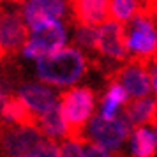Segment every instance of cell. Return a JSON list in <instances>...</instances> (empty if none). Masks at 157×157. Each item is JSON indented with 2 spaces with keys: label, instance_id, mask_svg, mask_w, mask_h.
<instances>
[{
  "label": "cell",
  "instance_id": "2e32d148",
  "mask_svg": "<svg viewBox=\"0 0 157 157\" xmlns=\"http://www.w3.org/2000/svg\"><path fill=\"white\" fill-rule=\"evenodd\" d=\"M157 136L145 125L134 127L131 134V157H155Z\"/></svg>",
  "mask_w": 157,
  "mask_h": 157
},
{
  "label": "cell",
  "instance_id": "484cf974",
  "mask_svg": "<svg viewBox=\"0 0 157 157\" xmlns=\"http://www.w3.org/2000/svg\"><path fill=\"white\" fill-rule=\"evenodd\" d=\"M152 125H154V132H155V136H157V118H155V122H154Z\"/></svg>",
  "mask_w": 157,
  "mask_h": 157
},
{
  "label": "cell",
  "instance_id": "9c48e42d",
  "mask_svg": "<svg viewBox=\"0 0 157 157\" xmlns=\"http://www.w3.org/2000/svg\"><path fill=\"white\" fill-rule=\"evenodd\" d=\"M97 53L113 60H125L129 55L125 25L117 20H108L99 27Z\"/></svg>",
  "mask_w": 157,
  "mask_h": 157
},
{
  "label": "cell",
  "instance_id": "ffe728a7",
  "mask_svg": "<svg viewBox=\"0 0 157 157\" xmlns=\"http://www.w3.org/2000/svg\"><path fill=\"white\" fill-rule=\"evenodd\" d=\"M85 141L81 138H64V141L60 145V154L62 157H86L85 152Z\"/></svg>",
  "mask_w": 157,
  "mask_h": 157
},
{
  "label": "cell",
  "instance_id": "8992f818",
  "mask_svg": "<svg viewBox=\"0 0 157 157\" xmlns=\"http://www.w3.org/2000/svg\"><path fill=\"white\" fill-rule=\"evenodd\" d=\"M65 37V29L60 20L46 21L36 29H30V37L23 48V55L29 58H39L55 53L64 48Z\"/></svg>",
  "mask_w": 157,
  "mask_h": 157
},
{
  "label": "cell",
  "instance_id": "3957f363",
  "mask_svg": "<svg viewBox=\"0 0 157 157\" xmlns=\"http://www.w3.org/2000/svg\"><path fill=\"white\" fill-rule=\"evenodd\" d=\"M131 21L132 30L127 36V48L132 55L131 58L150 64V60L157 57V21L143 11H138Z\"/></svg>",
  "mask_w": 157,
  "mask_h": 157
},
{
  "label": "cell",
  "instance_id": "7402d4cb",
  "mask_svg": "<svg viewBox=\"0 0 157 157\" xmlns=\"http://www.w3.org/2000/svg\"><path fill=\"white\" fill-rule=\"evenodd\" d=\"M118 102L113 99H109V97H102V101H101V115L102 117H106V118H115V115H117V111H118Z\"/></svg>",
  "mask_w": 157,
  "mask_h": 157
},
{
  "label": "cell",
  "instance_id": "ac0fdd59",
  "mask_svg": "<svg viewBox=\"0 0 157 157\" xmlns=\"http://www.w3.org/2000/svg\"><path fill=\"white\" fill-rule=\"evenodd\" d=\"M74 39L78 46L88 51H97V41H99V27L92 25H74Z\"/></svg>",
  "mask_w": 157,
  "mask_h": 157
},
{
  "label": "cell",
  "instance_id": "277c9868",
  "mask_svg": "<svg viewBox=\"0 0 157 157\" xmlns=\"http://www.w3.org/2000/svg\"><path fill=\"white\" fill-rule=\"evenodd\" d=\"M29 23L20 11H0V62L16 57L29 41Z\"/></svg>",
  "mask_w": 157,
  "mask_h": 157
},
{
  "label": "cell",
  "instance_id": "52a82bcc",
  "mask_svg": "<svg viewBox=\"0 0 157 157\" xmlns=\"http://www.w3.org/2000/svg\"><path fill=\"white\" fill-rule=\"evenodd\" d=\"M131 124L124 117L106 118L102 115H94L88 125H86V140H92L95 143H101L102 147L109 150H118L122 143L127 140Z\"/></svg>",
  "mask_w": 157,
  "mask_h": 157
},
{
  "label": "cell",
  "instance_id": "6da1fadb",
  "mask_svg": "<svg viewBox=\"0 0 157 157\" xmlns=\"http://www.w3.org/2000/svg\"><path fill=\"white\" fill-rule=\"evenodd\" d=\"M85 55L78 48H62L55 53L37 58V76L48 85H74L85 74Z\"/></svg>",
  "mask_w": 157,
  "mask_h": 157
},
{
  "label": "cell",
  "instance_id": "ba28073f",
  "mask_svg": "<svg viewBox=\"0 0 157 157\" xmlns=\"http://www.w3.org/2000/svg\"><path fill=\"white\" fill-rule=\"evenodd\" d=\"M108 79L122 83L127 88L131 97H148L150 90H154L148 72V64L136 60V58H131L125 65L109 72Z\"/></svg>",
  "mask_w": 157,
  "mask_h": 157
},
{
  "label": "cell",
  "instance_id": "7c38bea8",
  "mask_svg": "<svg viewBox=\"0 0 157 157\" xmlns=\"http://www.w3.org/2000/svg\"><path fill=\"white\" fill-rule=\"evenodd\" d=\"M16 95L36 115L46 113L50 108H53L57 104L55 94L51 92L46 85H41V83H25V85H21L18 88Z\"/></svg>",
  "mask_w": 157,
  "mask_h": 157
},
{
  "label": "cell",
  "instance_id": "d6986e66",
  "mask_svg": "<svg viewBox=\"0 0 157 157\" xmlns=\"http://www.w3.org/2000/svg\"><path fill=\"white\" fill-rule=\"evenodd\" d=\"M27 157H62V154H60V147L57 145L55 140H51V138H43V140L29 152Z\"/></svg>",
  "mask_w": 157,
  "mask_h": 157
},
{
  "label": "cell",
  "instance_id": "30bf717a",
  "mask_svg": "<svg viewBox=\"0 0 157 157\" xmlns=\"http://www.w3.org/2000/svg\"><path fill=\"white\" fill-rule=\"evenodd\" d=\"M71 9L72 25H92L101 27L111 20L109 0H67Z\"/></svg>",
  "mask_w": 157,
  "mask_h": 157
},
{
  "label": "cell",
  "instance_id": "8fae6325",
  "mask_svg": "<svg viewBox=\"0 0 157 157\" xmlns=\"http://www.w3.org/2000/svg\"><path fill=\"white\" fill-rule=\"evenodd\" d=\"M67 6V0H29L25 4L23 14L30 29H36L46 21L64 18Z\"/></svg>",
  "mask_w": 157,
  "mask_h": 157
},
{
  "label": "cell",
  "instance_id": "d4e9b609",
  "mask_svg": "<svg viewBox=\"0 0 157 157\" xmlns=\"http://www.w3.org/2000/svg\"><path fill=\"white\" fill-rule=\"evenodd\" d=\"M0 2H13V4H21L25 0H0Z\"/></svg>",
  "mask_w": 157,
  "mask_h": 157
},
{
  "label": "cell",
  "instance_id": "7a4b0ae2",
  "mask_svg": "<svg viewBox=\"0 0 157 157\" xmlns=\"http://www.w3.org/2000/svg\"><path fill=\"white\" fill-rule=\"evenodd\" d=\"M60 106L69 125V136L86 140L85 131L94 117L95 95L88 86H72L60 94ZM67 136V138H69Z\"/></svg>",
  "mask_w": 157,
  "mask_h": 157
},
{
  "label": "cell",
  "instance_id": "44dd1931",
  "mask_svg": "<svg viewBox=\"0 0 157 157\" xmlns=\"http://www.w3.org/2000/svg\"><path fill=\"white\" fill-rule=\"evenodd\" d=\"M85 152H86V157H111L109 148L102 147L101 143L92 141V140L85 141Z\"/></svg>",
  "mask_w": 157,
  "mask_h": 157
},
{
  "label": "cell",
  "instance_id": "cb8c5ba5",
  "mask_svg": "<svg viewBox=\"0 0 157 157\" xmlns=\"http://www.w3.org/2000/svg\"><path fill=\"white\" fill-rule=\"evenodd\" d=\"M9 95H6V94L0 92V113H2V108H4V104H6V101H7Z\"/></svg>",
  "mask_w": 157,
  "mask_h": 157
},
{
  "label": "cell",
  "instance_id": "5b68a950",
  "mask_svg": "<svg viewBox=\"0 0 157 157\" xmlns=\"http://www.w3.org/2000/svg\"><path fill=\"white\" fill-rule=\"evenodd\" d=\"M44 138L39 125H16L0 122V148L6 157H27L29 152Z\"/></svg>",
  "mask_w": 157,
  "mask_h": 157
},
{
  "label": "cell",
  "instance_id": "9a60e30c",
  "mask_svg": "<svg viewBox=\"0 0 157 157\" xmlns=\"http://www.w3.org/2000/svg\"><path fill=\"white\" fill-rule=\"evenodd\" d=\"M2 120L16 125H39V115H36L18 95H9L2 108Z\"/></svg>",
  "mask_w": 157,
  "mask_h": 157
},
{
  "label": "cell",
  "instance_id": "4fadbf2b",
  "mask_svg": "<svg viewBox=\"0 0 157 157\" xmlns=\"http://www.w3.org/2000/svg\"><path fill=\"white\" fill-rule=\"evenodd\" d=\"M122 117L131 124V127H141L147 124H154L157 118V99L132 97L124 104Z\"/></svg>",
  "mask_w": 157,
  "mask_h": 157
},
{
  "label": "cell",
  "instance_id": "5bb4252c",
  "mask_svg": "<svg viewBox=\"0 0 157 157\" xmlns=\"http://www.w3.org/2000/svg\"><path fill=\"white\" fill-rule=\"evenodd\" d=\"M39 129L43 131L46 138H51V140H64L69 136V125L65 120L64 109L60 106V101L46 113L39 115Z\"/></svg>",
  "mask_w": 157,
  "mask_h": 157
},
{
  "label": "cell",
  "instance_id": "603a6c76",
  "mask_svg": "<svg viewBox=\"0 0 157 157\" xmlns=\"http://www.w3.org/2000/svg\"><path fill=\"white\" fill-rule=\"evenodd\" d=\"M148 72H150V79H152V88L157 95V57H154L148 64Z\"/></svg>",
  "mask_w": 157,
  "mask_h": 157
},
{
  "label": "cell",
  "instance_id": "e0dca14e",
  "mask_svg": "<svg viewBox=\"0 0 157 157\" xmlns=\"http://www.w3.org/2000/svg\"><path fill=\"white\" fill-rule=\"evenodd\" d=\"M141 9L140 0H109V16L117 21H131Z\"/></svg>",
  "mask_w": 157,
  "mask_h": 157
}]
</instances>
